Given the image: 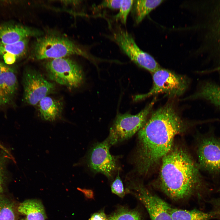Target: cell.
Masks as SVG:
<instances>
[{"label":"cell","instance_id":"obj_1","mask_svg":"<svg viewBox=\"0 0 220 220\" xmlns=\"http://www.w3.org/2000/svg\"><path fill=\"white\" fill-rule=\"evenodd\" d=\"M186 126L171 103L152 112L138 132L135 161L138 172L146 174L161 161L173 145L175 137Z\"/></svg>","mask_w":220,"mask_h":220},{"label":"cell","instance_id":"obj_2","mask_svg":"<svg viewBox=\"0 0 220 220\" xmlns=\"http://www.w3.org/2000/svg\"><path fill=\"white\" fill-rule=\"evenodd\" d=\"M161 161L159 187L171 199H186L207 187L198 163L184 148L173 145Z\"/></svg>","mask_w":220,"mask_h":220},{"label":"cell","instance_id":"obj_3","mask_svg":"<svg viewBox=\"0 0 220 220\" xmlns=\"http://www.w3.org/2000/svg\"><path fill=\"white\" fill-rule=\"evenodd\" d=\"M32 56L37 60L54 59L76 55L93 60L94 57L66 38L46 35L38 38L33 45Z\"/></svg>","mask_w":220,"mask_h":220},{"label":"cell","instance_id":"obj_4","mask_svg":"<svg viewBox=\"0 0 220 220\" xmlns=\"http://www.w3.org/2000/svg\"><path fill=\"white\" fill-rule=\"evenodd\" d=\"M156 101V97L143 110L135 115L118 114L106 139L111 146L127 140L144 125Z\"/></svg>","mask_w":220,"mask_h":220},{"label":"cell","instance_id":"obj_5","mask_svg":"<svg viewBox=\"0 0 220 220\" xmlns=\"http://www.w3.org/2000/svg\"><path fill=\"white\" fill-rule=\"evenodd\" d=\"M45 68L51 80L69 89L79 87L84 80L81 67L67 57L50 59L46 63Z\"/></svg>","mask_w":220,"mask_h":220},{"label":"cell","instance_id":"obj_6","mask_svg":"<svg viewBox=\"0 0 220 220\" xmlns=\"http://www.w3.org/2000/svg\"><path fill=\"white\" fill-rule=\"evenodd\" d=\"M153 84L147 93L137 95L136 101L144 99L160 93L171 97L182 95L187 89L189 81L186 77L161 68L152 73Z\"/></svg>","mask_w":220,"mask_h":220},{"label":"cell","instance_id":"obj_7","mask_svg":"<svg viewBox=\"0 0 220 220\" xmlns=\"http://www.w3.org/2000/svg\"><path fill=\"white\" fill-rule=\"evenodd\" d=\"M199 167L213 176L220 175V138L210 130L199 139L197 148Z\"/></svg>","mask_w":220,"mask_h":220},{"label":"cell","instance_id":"obj_8","mask_svg":"<svg viewBox=\"0 0 220 220\" xmlns=\"http://www.w3.org/2000/svg\"><path fill=\"white\" fill-rule=\"evenodd\" d=\"M110 37L130 59L139 66L152 73L161 68L151 56L138 47L131 35L120 27L116 28Z\"/></svg>","mask_w":220,"mask_h":220},{"label":"cell","instance_id":"obj_9","mask_svg":"<svg viewBox=\"0 0 220 220\" xmlns=\"http://www.w3.org/2000/svg\"><path fill=\"white\" fill-rule=\"evenodd\" d=\"M22 83L24 100L31 105L38 104L55 89L54 84L48 81L38 72L30 68H27L24 71Z\"/></svg>","mask_w":220,"mask_h":220},{"label":"cell","instance_id":"obj_10","mask_svg":"<svg viewBox=\"0 0 220 220\" xmlns=\"http://www.w3.org/2000/svg\"><path fill=\"white\" fill-rule=\"evenodd\" d=\"M111 146L105 139L94 145L87 157V164L95 173H100L108 178H111L117 168L116 159L112 155Z\"/></svg>","mask_w":220,"mask_h":220},{"label":"cell","instance_id":"obj_11","mask_svg":"<svg viewBox=\"0 0 220 220\" xmlns=\"http://www.w3.org/2000/svg\"><path fill=\"white\" fill-rule=\"evenodd\" d=\"M128 190L144 204L152 220H172V208L162 199L151 193L141 185H133Z\"/></svg>","mask_w":220,"mask_h":220},{"label":"cell","instance_id":"obj_12","mask_svg":"<svg viewBox=\"0 0 220 220\" xmlns=\"http://www.w3.org/2000/svg\"><path fill=\"white\" fill-rule=\"evenodd\" d=\"M42 32L30 27L12 23L0 25V44L15 43L29 37L40 36Z\"/></svg>","mask_w":220,"mask_h":220},{"label":"cell","instance_id":"obj_13","mask_svg":"<svg viewBox=\"0 0 220 220\" xmlns=\"http://www.w3.org/2000/svg\"><path fill=\"white\" fill-rule=\"evenodd\" d=\"M18 88L15 71L10 67L0 75V108L7 106L13 103Z\"/></svg>","mask_w":220,"mask_h":220},{"label":"cell","instance_id":"obj_14","mask_svg":"<svg viewBox=\"0 0 220 220\" xmlns=\"http://www.w3.org/2000/svg\"><path fill=\"white\" fill-rule=\"evenodd\" d=\"M38 104L39 115L42 120L53 122L60 117L63 105L59 100L46 96L42 99Z\"/></svg>","mask_w":220,"mask_h":220},{"label":"cell","instance_id":"obj_15","mask_svg":"<svg viewBox=\"0 0 220 220\" xmlns=\"http://www.w3.org/2000/svg\"><path fill=\"white\" fill-rule=\"evenodd\" d=\"M186 99L204 100L220 109V86L212 81H205L196 92Z\"/></svg>","mask_w":220,"mask_h":220},{"label":"cell","instance_id":"obj_16","mask_svg":"<svg viewBox=\"0 0 220 220\" xmlns=\"http://www.w3.org/2000/svg\"><path fill=\"white\" fill-rule=\"evenodd\" d=\"M18 211L25 215L27 220H45L44 207L39 200L31 199L20 203L17 208Z\"/></svg>","mask_w":220,"mask_h":220},{"label":"cell","instance_id":"obj_17","mask_svg":"<svg viewBox=\"0 0 220 220\" xmlns=\"http://www.w3.org/2000/svg\"><path fill=\"white\" fill-rule=\"evenodd\" d=\"M171 215L172 220H210L215 218L212 211L205 212L196 209L187 210L173 208Z\"/></svg>","mask_w":220,"mask_h":220},{"label":"cell","instance_id":"obj_18","mask_svg":"<svg viewBox=\"0 0 220 220\" xmlns=\"http://www.w3.org/2000/svg\"><path fill=\"white\" fill-rule=\"evenodd\" d=\"M163 0H142L135 1V18L136 23L141 22L152 10L160 5Z\"/></svg>","mask_w":220,"mask_h":220},{"label":"cell","instance_id":"obj_19","mask_svg":"<svg viewBox=\"0 0 220 220\" xmlns=\"http://www.w3.org/2000/svg\"><path fill=\"white\" fill-rule=\"evenodd\" d=\"M28 42L27 38L13 43L0 44V56L6 53L14 55L17 57L23 56L27 51Z\"/></svg>","mask_w":220,"mask_h":220},{"label":"cell","instance_id":"obj_20","mask_svg":"<svg viewBox=\"0 0 220 220\" xmlns=\"http://www.w3.org/2000/svg\"><path fill=\"white\" fill-rule=\"evenodd\" d=\"M108 220H142V219L141 215L138 211L122 207L111 215Z\"/></svg>","mask_w":220,"mask_h":220},{"label":"cell","instance_id":"obj_21","mask_svg":"<svg viewBox=\"0 0 220 220\" xmlns=\"http://www.w3.org/2000/svg\"><path fill=\"white\" fill-rule=\"evenodd\" d=\"M16 216L13 203L0 196V220H16Z\"/></svg>","mask_w":220,"mask_h":220},{"label":"cell","instance_id":"obj_22","mask_svg":"<svg viewBox=\"0 0 220 220\" xmlns=\"http://www.w3.org/2000/svg\"><path fill=\"white\" fill-rule=\"evenodd\" d=\"M134 2V0H121L119 11L114 16L115 19L125 24L128 15Z\"/></svg>","mask_w":220,"mask_h":220},{"label":"cell","instance_id":"obj_23","mask_svg":"<svg viewBox=\"0 0 220 220\" xmlns=\"http://www.w3.org/2000/svg\"><path fill=\"white\" fill-rule=\"evenodd\" d=\"M111 191L119 197L123 198L125 195L123 184L119 177V172L111 185Z\"/></svg>","mask_w":220,"mask_h":220},{"label":"cell","instance_id":"obj_24","mask_svg":"<svg viewBox=\"0 0 220 220\" xmlns=\"http://www.w3.org/2000/svg\"><path fill=\"white\" fill-rule=\"evenodd\" d=\"M121 2L120 0H104L95 7V9H98L107 8L112 9H119Z\"/></svg>","mask_w":220,"mask_h":220},{"label":"cell","instance_id":"obj_25","mask_svg":"<svg viewBox=\"0 0 220 220\" xmlns=\"http://www.w3.org/2000/svg\"><path fill=\"white\" fill-rule=\"evenodd\" d=\"M3 159H0V196L3 191V185L6 178L5 162Z\"/></svg>","mask_w":220,"mask_h":220},{"label":"cell","instance_id":"obj_26","mask_svg":"<svg viewBox=\"0 0 220 220\" xmlns=\"http://www.w3.org/2000/svg\"><path fill=\"white\" fill-rule=\"evenodd\" d=\"M213 205V210L215 218L220 220V198L214 200L212 202Z\"/></svg>","mask_w":220,"mask_h":220},{"label":"cell","instance_id":"obj_27","mask_svg":"<svg viewBox=\"0 0 220 220\" xmlns=\"http://www.w3.org/2000/svg\"><path fill=\"white\" fill-rule=\"evenodd\" d=\"M2 57L4 63L8 65L14 64L18 58L14 55L8 53H5Z\"/></svg>","mask_w":220,"mask_h":220},{"label":"cell","instance_id":"obj_28","mask_svg":"<svg viewBox=\"0 0 220 220\" xmlns=\"http://www.w3.org/2000/svg\"><path fill=\"white\" fill-rule=\"evenodd\" d=\"M107 219L104 211H101L93 214L89 220H107Z\"/></svg>","mask_w":220,"mask_h":220},{"label":"cell","instance_id":"obj_29","mask_svg":"<svg viewBox=\"0 0 220 220\" xmlns=\"http://www.w3.org/2000/svg\"><path fill=\"white\" fill-rule=\"evenodd\" d=\"M10 67L0 61V75L8 70Z\"/></svg>","mask_w":220,"mask_h":220},{"label":"cell","instance_id":"obj_30","mask_svg":"<svg viewBox=\"0 0 220 220\" xmlns=\"http://www.w3.org/2000/svg\"><path fill=\"white\" fill-rule=\"evenodd\" d=\"M216 71L220 72V66L213 69L208 70V71H206V72L207 73H209Z\"/></svg>","mask_w":220,"mask_h":220},{"label":"cell","instance_id":"obj_31","mask_svg":"<svg viewBox=\"0 0 220 220\" xmlns=\"http://www.w3.org/2000/svg\"><path fill=\"white\" fill-rule=\"evenodd\" d=\"M3 145H2L0 143V148H2Z\"/></svg>","mask_w":220,"mask_h":220},{"label":"cell","instance_id":"obj_32","mask_svg":"<svg viewBox=\"0 0 220 220\" xmlns=\"http://www.w3.org/2000/svg\"><path fill=\"white\" fill-rule=\"evenodd\" d=\"M21 220H27V219H22Z\"/></svg>","mask_w":220,"mask_h":220},{"label":"cell","instance_id":"obj_33","mask_svg":"<svg viewBox=\"0 0 220 220\" xmlns=\"http://www.w3.org/2000/svg\"><path fill=\"white\" fill-rule=\"evenodd\" d=\"M107 220H108V219H107Z\"/></svg>","mask_w":220,"mask_h":220}]
</instances>
